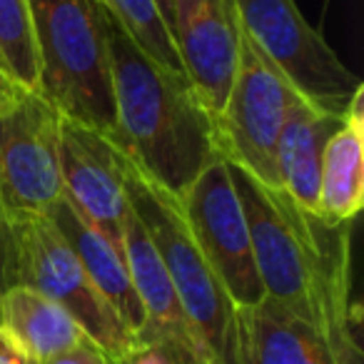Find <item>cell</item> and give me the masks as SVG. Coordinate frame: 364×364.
I'll use <instances>...</instances> for the list:
<instances>
[{
    "mask_svg": "<svg viewBox=\"0 0 364 364\" xmlns=\"http://www.w3.org/2000/svg\"><path fill=\"white\" fill-rule=\"evenodd\" d=\"M23 85H18L16 80H13L11 75H6V73L0 70V110L8 105V102L13 100V97L18 95V90H21Z\"/></svg>",
    "mask_w": 364,
    "mask_h": 364,
    "instance_id": "cell-24",
    "label": "cell"
},
{
    "mask_svg": "<svg viewBox=\"0 0 364 364\" xmlns=\"http://www.w3.org/2000/svg\"><path fill=\"white\" fill-rule=\"evenodd\" d=\"M38 55V92L68 120L115 130L100 0H28Z\"/></svg>",
    "mask_w": 364,
    "mask_h": 364,
    "instance_id": "cell-4",
    "label": "cell"
},
{
    "mask_svg": "<svg viewBox=\"0 0 364 364\" xmlns=\"http://www.w3.org/2000/svg\"><path fill=\"white\" fill-rule=\"evenodd\" d=\"M100 3L115 13V18L132 36V41L152 60L165 65L167 70L185 75L180 55H177V48L172 43V36L167 31L165 21H162L160 11H157L155 0H100Z\"/></svg>",
    "mask_w": 364,
    "mask_h": 364,
    "instance_id": "cell-19",
    "label": "cell"
},
{
    "mask_svg": "<svg viewBox=\"0 0 364 364\" xmlns=\"http://www.w3.org/2000/svg\"><path fill=\"white\" fill-rule=\"evenodd\" d=\"M344 115H334L309 105L307 100H299L289 112L277 142L279 188L292 198L297 208L314 218H317L322 152L327 140L344 122Z\"/></svg>",
    "mask_w": 364,
    "mask_h": 364,
    "instance_id": "cell-16",
    "label": "cell"
},
{
    "mask_svg": "<svg viewBox=\"0 0 364 364\" xmlns=\"http://www.w3.org/2000/svg\"><path fill=\"white\" fill-rule=\"evenodd\" d=\"M240 28L282 77L319 110L344 115L362 80L304 21L294 0H235Z\"/></svg>",
    "mask_w": 364,
    "mask_h": 364,
    "instance_id": "cell-7",
    "label": "cell"
},
{
    "mask_svg": "<svg viewBox=\"0 0 364 364\" xmlns=\"http://www.w3.org/2000/svg\"><path fill=\"white\" fill-rule=\"evenodd\" d=\"M60 112L21 87L0 110V215L6 223L46 215L63 198L58 157Z\"/></svg>",
    "mask_w": 364,
    "mask_h": 364,
    "instance_id": "cell-8",
    "label": "cell"
},
{
    "mask_svg": "<svg viewBox=\"0 0 364 364\" xmlns=\"http://www.w3.org/2000/svg\"><path fill=\"white\" fill-rule=\"evenodd\" d=\"M115 130L107 140L157 188L180 198L218 157L215 125L190 80L152 60L100 3Z\"/></svg>",
    "mask_w": 364,
    "mask_h": 364,
    "instance_id": "cell-2",
    "label": "cell"
},
{
    "mask_svg": "<svg viewBox=\"0 0 364 364\" xmlns=\"http://www.w3.org/2000/svg\"><path fill=\"white\" fill-rule=\"evenodd\" d=\"M0 327H6L38 362L90 342L68 309L26 284H13L3 292Z\"/></svg>",
    "mask_w": 364,
    "mask_h": 364,
    "instance_id": "cell-17",
    "label": "cell"
},
{
    "mask_svg": "<svg viewBox=\"0 0 364 364\" xmlns=\"http://www.w3.org/2000/svg\"><path fill=\"white\" fill-rule=\"evenodd\" d=\"M120 152V150H117ZM130 210L150 232L175 287L198 364H242L240 309L190 235L177 195L157 188L120 152Z\"/></svg>",
    "mask_w": 364,
    "mask_h": 364,
    "instance_id": "cell-3",
    "label": "cell"
},
{
    "mask_svg": "<svg viewBox=\"0 0 364 364\" xmlns=\"http://www.w3.org/2000/svg\"><path fill=\"white\" fill-rule=\"evenodd\" d=\"M237 190L264 299L292 312L347 359L359 364L352 304V223L329 228L228 162Z\"/></svg>",
    "mask_w": 364,
    "mask_h": 364,
    "instance_id": "cell-1",
    "label": "cell"
},
{
    "mask_svg": "<svg viewBox=\"0 0 364 364\" xmlns=\"http://www.w3.org/2000/svg\"><path fill=\"white\" fill-rule=\"evenodd\" d=\"M172 41L185 77L218 117L228 100L240 58L237 3L235 0H172Z\"/></svg>",
    "mask_w": 364,
    "mask_h": 364,
    "instance_id": "cell-10",
    "label": "cell"
},
{
    "mask_svg": "<svg viewBox=\"0 0 364 364\" xmlns=\"http://www.w3.org/2000/svg\"><path fill=\"white\" fill-rule=\"evenodd\" d=\"M122 364H193V362H185V359H180L177 354L167 352L162 347H142L132 357H127Z\"/></svg>",
    "mask_w": 364,
    "mask_h": 364,
    "instance_id": "cell-23",
    "label": "cell"
},
{
    "mask_svg": "<svg viewBox=\"0 0 364 364\" xmlns=\"http://www.w3.org/2000/svg\"><path fill=\"white\" fill-rule=\"evenodd\" d=\"M0 70H3V68H0Z\"/></svg>",
    "mask_w": 364,
    "mask_h": 364,
    "instance_id": "cell-27",
    "label": "cell"
},
{
    "mask_svg": "<svg viewBox=\"0 0 364 364\" xmlns=\"http://www.w3.org/2000/svg\"><path fill=\"white\" fill-rule=\"evenodd\" d=\"M41 364H110V362H107V357L95 344L85 342V344H80V347L70 349V352H63V354H58V357L46 359V362H41Z\"/></svg>",
    "mask_w": 364,
    "mask_h": 364,
    "instance_id": "cell-20",
    "label": "cell"
},
{
    "mask_svg": "<svg viewBox=\"0 0 364 364\" xmlns=\"http://www.w3.org/2000/svg\"><path fill=\"white\" fill-rule=\"evenodd\" d=\"M364 205V87L354 95L344 122L327 140L319 165L317 220L349 225Z\"/></svg>",
    "mask_w": 364,
    "mask_h": 364,
    "instance_id": "cell-15",
    "label": "cell"
},
{
    "mask_svg": "<svg viewBox=\"0 0 364 364\" xmlns=\"http://www.w3.org/2000/svg\"><path fill=\"white\" fill-rule=\"evenodd\" d=\"M46 218L50 220L58 232L65 237V242L70 245L73 252L77 255V259H80V264L85 267L87 277L92 279L97 292L107 299V304L115 309V314L122 319L127 332H130L142 347L145 312H142V304H140V299H137L135 287H132L130 267H127L122 247H117L105 235L97 232L80 213L73 210V205L68 203L65 198L58 200L46 213Z\"/></svg>",
    "mask_w": 364,
    "mask_h": 364,
    "instance_id": "cell-13",
    "label": "cell"
},
{
    "mask_svg": "<svg viewBox=\"0 0 364 364\" xmlns=\"http://www.w3.org/2000/svg\"><path fill=\"white\" fill-rule=\"evenodd\" d=\"M193 364H198V362H193Z\"/></svg>",
    "mask_w": 364,
    "mask_h": 364,
    "instance_id": "cell-26",
    "label": "cell"
},
{
    "mask_svg": "<svg viewBox=\"0 0 364 364\" xmlns=\"http://www.w3.org/2000/svg\"><path fill=\"white\" fill-rule=\"evenodd\" d=\"M155 6H157V11H160V16H162V21H165L167 31H170V36H172V0H155Z\"/></svg>",
    "mask_w": 364,
    "mask_h": 364,
    "instance_id": "cell-25",
    "label": "cell"
},
{
    "mask_svg": "<svg viewBox=\"0 0 364 364\" xmlns=\"http://www.w3.org/2000/svg\"><path fill=\"white\" fill-rule=\"evenodd\" d=\"M8 287H13V242L8 223L0 215V297Z\"/></svg>",
    "mask_w": 364,
    "mask_h": 364,
    "instance_id": "cell-22",
    "label": "cell"
},
{
    "mask_svg": "<svg viewBox=\"0 0 364 364\" xmlns=\"http://www.w3.org/2000/svg\"><path fill=\"white\" fill-rule=\"evenodd\" d=\"M177 200L195 245L228 289L235 307L250 309L262 302L264 287L228 162L218 155Z\"/></svg>",
    "mask_w": 364,
    "mask_h": 364,
    "instance_id": "cell-9",
    "label": "cell"
},
{
    "mask_svg": "<svg viewBox=\"0 0 364 364\" xmlns=\"http://www.w3.org/2000/svg\"><path fill=\"white\" fill-rule=\"evenodd\" d=\"M304 100L242 33L235 80L215 125V150L269 188H279L277 142L292 107Z\"/></svg>",
    "mask_w": 364,
    "mask_h": 364,
    "instance_id": "cell-6",
    "label": "cell"
},
{
    "mask_svg": "<svg viewBox=\"0 0 364 364\" xmlns=\"http://www.w3.org/2000/svg\"><path fill=\"white\" fill-rule=\"evenodd\" d=\"M0 364H41L6 327H0Z\"/></svg>",
    "mask_w": 364,
    "mask_h": 364,
    "instance_id": "cell-21",
    "label": "cell"
},
{
    "mask_svg": "<svg viewBox=\"0 0 364 364\" xmlns=\"http://www.w3.org/2000/svg\"><path fill=\"white\" fill-rule=\"evenodd\" d=\"M122 252L130 267L132 287L145 312L142 347H162L185 362H198L185 314L177 302L170 272L152 242L150 232L135 213H127L122 225Z\"/></svg>",
    "mask_w": 364,
    "mask_h": 364,
    "instance_id": "cell-12",
    "label": "cell"
},
{
    "mask_svg": "<svg viewBox=\"0 0 364 364\" xmlns=\"http://www.w3.org/2000/svg\"><path fill=\"white\" fill-rule=\"evenodd\" d=\"M63 198L97 232L122 247V225L130 213L117 147L102 132L60 115L58 132Z\"/></svg>",
    "mask_w": 364,
    "mask_h": 364,
    "instance_id": "cell-11",
    "label": "cell"
},
{
    "mask_svg": "<svg viewBox=\"0 0 364 364\" xmlns=\"http://www.w3.org/2000/svg\"><path fill=\"white\" fill-rule=\"evenodd\" d=\"M0 68L18 85L38 90V55L28 0H0Z\"/></svg>",
    "mask_w": 364,
    "mask_h": 364,
    "instance_id": "cell-18",
    "label": "cell"
},
{
    "mask_svg": "<svg viewBox=\"0 0 364 364\" xmlns=\"http://www.w3.org/2000/svg\"><path fill=\"white\" fill-rule=\"evenodd\" d=\"M242 364H349L324 334L279 304L240 309Z\"/></svg>",
    "mask_w": 364,
    "mask_h": 364,
    "instance_id": "cell-14",
    "label": "cell"
},
{
    "mask_svg": "<svg viewBox=\"0 0 364 364\" xmlns=\"http://www.w3.org/2000/svg\"><path fill=\"white\" fill-rule=\"evenodd\" d=\"M8 230L13 242V284H26L68 309L110 364H122L142 349L46 215L13 220Z\"/></svg>",
    "mask_w": 364,
    "mask_h": 364,
    "instance_id": "cell-5",
    "label": "cell"
}]
</instances>
